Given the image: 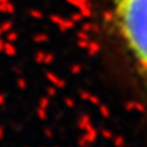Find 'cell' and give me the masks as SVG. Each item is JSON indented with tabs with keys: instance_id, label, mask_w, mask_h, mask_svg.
I'll return each mask as SVG.
<instances>
[{
	"instance_id": "6da1fadb",
	"label": "cell",
	"mask_w": 147,
	"mask_h": 147,
	"mask_svg": "<svg viewBox=\"0 0 147 147\" xmlns=\"http://www.w3.org/2000/svg\"><path fill=\"white\" fill-rule=\"evenodd\" d=\"M115 18L121 40L147 82V0H115Z\"/></svg>"
},
{
	"instance_id": "7a4b0ae2",
	"label": "cell",
	"mask_w": 147,
	"mask_h": 147,
	"mask_svg": "<svg viewBox=\"0 0 147 147\" xmlns=\"http://www.w3.org/2000/svg\"><path fill=\"white\" fill-rule=\"evenodd\" d=\"M4 134H5V131H4V127L3 125H0V140L4 138Z\"/></svg>"
},
{
	"instance_id": "3957f363",
	"label": "cell",
	"mask_w": 147,
	"mask_h": 147,
	"mask_svg": "<svg viewBox=\"0 0 147 147\" xmlns=\"http://www.w3.org/2000/svg\"><path fill=\"white\" fill-rule=\"evenodd\" d=\"M3 47H4V42H3V40L0 38V52H3Z\"/></svg>"
}]
</instances>
